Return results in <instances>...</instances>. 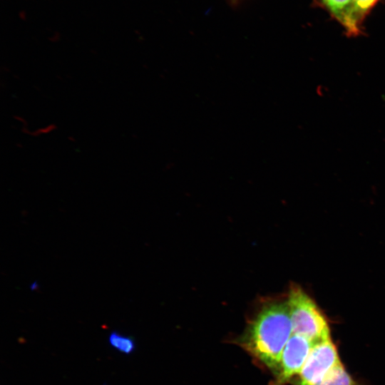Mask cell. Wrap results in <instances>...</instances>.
I'll use <instances>...</instances> for the list:
<instances>
[{
  "instance_id": "52a82bcc",
  "label": "cell",
  "mask_w": 385,
  "mask_h": 385,
  "mask_svg": "<svg viewBox=\"0 0 385 385\" xmlns=\"http://www.w3.org/2000/svg\"><path fill=\"white\" fill-rule=\"evenodd\" d=\"M108 342L111 348L123 354L129 355L135 349V342L131 337L115 330L109 334Z\"/></svg>"
},
{
  "instance_id": "7a4b0ae2",
  "label": "cell",
  "mask_w": 385,
  "mask_h": 385,
  "mask_svg": "<svg viewBox=\"0 0 385 385\" xmlns=\"http://www.w3.org/2000/svg\"><path fill=\"white\" fill-rule=\"evenodd\" d=\"M287 303L292 326V334L307 339L313 345L331 339L326 317L315 302L299 287L292 286Z\"/></svg>"
},
{
  "instance_id": "5b68a950",
  "label": "cell",
  "mask_w": 385,
  "mask_h": 385,
  "mask_svg": "<svg viewBox=\"0 0 385 385\" xmlns=\"http://www.w3.org/2000/svg\"><path fill=\"white\" fill-rule=\"evenodd\" d=\"M330 14L344 27L348 36H358L362 33V23L359 20L353 0H322Z\"/></svg>"
},
{
  "instance_id": "9c48e42d",
  "label": "cell",
  "mask_w": 385,
  "mask_h": 385,
  "mask_svg": "<svg viewBox=\"0 0 385 385\" xmlns=\"http://www.w3.org/2000/svg\"><path fill=\"white\" fill-rule=\"evenodd\" d=\"M38 283L36 281H34L31 283L29 288L31 291H36L38 288Z\"/></svg>"
},
{
  "instance_id": "6da1fadb",
  "label": "cell",
  "mask_w": 385,
  "mask_h": 385,
  "mask_svg": "<svg viewBox=\"0 0 385 385\" xmlns=\"http://www.w3.org/2000/svg\"><path fill=\"white\" fill-rule=\"evenodd\" d=\"M292 335L287 301L265 305L240 339L252 356L275 373L282 351Z\"/></svg>"
},
{
  "instance_id": "ba28073f",
  "label": "cell",
  "mask_w": 385,
  "mask_h": 385,
  "mask_svg": "<svg viewBox=\"0 0 385 385\" xmlns=\"http://www.w3.org/2000/svg\"><path fill=\"white\" fill-rule=\"evenodd\" d=\"M359 20L362 23L378 0H353Z\"/></svg>"
},
{
  "instance_id": "277c9868",
  "label": "cell",
  "mask_w": 385,
  "mask_h": 385,
  "mask_svg": "<svg viewBox=\"0 0 385 385\" xmlns=\"http://www.w3.org/2000/svg\"><path fill=\"white\" fill-rule=\"evenodd\" d=\"M313 344L302 336L292 334L287 342L271 385H285L301 371Z\"/></svg>"
},
{
  "instance_id": "8992f818",
  "label": "cell",
  "mask_w": 385,
  "mask_h": 385,
  "mask_svg": "<svg viewBox=\"0 0 385 385\" xmlns=\"http://www.w3.org/2000/svg\"><path fill=\"white\" fill-rule=\"evenodd\" d=\"M317 385H357L340 361Z\"/></svg>"
},
{
  "instance_id": "3957f363",
  "label": "cell",
  "mask_w": 385,
  "mask_h": 385,
  "mask_svg": "<svg viewBox=\"0 0 385 385\" xmlns=\"http://www.w3.org/2000/svg\"><path fill=\"white\" fill-rule=\"evenodd\" d=\"M340 361L337 348L331 339L314 344L295 384L317 385Z\"/></svg>"
}]
</instances>
